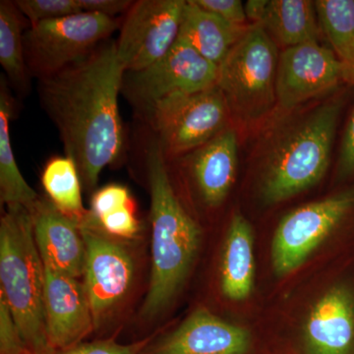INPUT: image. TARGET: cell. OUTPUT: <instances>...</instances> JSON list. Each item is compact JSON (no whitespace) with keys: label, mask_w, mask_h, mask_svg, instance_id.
Segmentation results:
<instances>
[{"label":"cell","mask_w":354,"mask_h":354,"mask_svg":"<svg viewBox=\"0 0 354 354\" xmlns=\"http://www.w3.org/2000/svg\"><path fill=\"white\" fill-rule=\"evenodd\" d=\"M124 74L116 41H104L87 57L39 80L41 106L88 190L95 189L102 169L124 149L118 108Z\"/></svg>","instance_id":"6da1fadb"},{"label":"cell","mask_w":354,"mask_h":354,"mask_svg":"<svg viewBox=\"0 0 354 354\" xmlns=\"http://www.w3.org/2000/svg\"><path fill=\"white\" fill-rule=\"evenodd\" d=\"M151 192L152 272L141 315L162 313L176 297L196 259L202 230L177 197L157 140L147 150Z\"/></svg>","instance_id":"7a4b0ae2"},{"label":"cell","mask_w":354,"mask_h":354,"mask_svg":"<svg viewBox=\"0 0 354 354\" xmlns=\"http://www.w3.org/2000/svg\"><path fill=\"white\" fill-rule=\"evenodd\" d=\"M344 97L330 100L283 128L266 158L261 193L276 204L318 183L329 167Z\"/></svg>","instance_id":"3957f363"},{"label":"cell","mask_w":354,"mask_h":354,"mask_svg":"<svg viewBox=\"0 0 354 354\" xmlns=\"http://www.w3.org/2000/svg\"><path fill=\"white\" fill-rule=\"evenodd\" d=\"M0 295L32 354H55L44 318V268L35 241L31 209L7 207L0 221Z\"/></svg>","instance_id":"277c9868"},{"label":"cell","mask_w":354,"mask_h":354,"mask_svg":"<svg viewBox=\"0 0 354 354\" xmlns=\"http://www.w3.org/2000/svg\"><path fill=\"white\" fill-rule=\"evenodd\" d=\"M277 44L261 24H250L218 65L216 86L230 113L244 121L264 118L277 104Z\"/></svg>","instance_id":"5b68a950"},{"label":"cell","mask_w":354,"mask_h":354,"mask_svg":"<svg viewBox=\"0 0 354 354\" xmlns=\"http://www.w3.org/2000/svg\"><path fill=\"white\" fill-rule=\"evenodd\" d=\"M120 23L101 14L81 12L30 26L24 32L30 75L43 79L87 57Z\"/></svg>","instance_id":"8992f818"},{"label":"cell","mask_w":354,"mask_h":354,"mask_svg":"<svg viewBox=\"0 0 354 354\" xmlns=\"http://www.w3.org/2000/svg\"><path fill=\"white\" fill-rule=\"evenodd\" d=\"M230 108L218 86L177 95L158 106L147 120L158 134L167 162L196 150L227 129Z\"/></svg>","instance_id":"52a82bcc"},{"label":"cell","mask_w":354,"mask_h":354,"mask_svg":"<svg viewBox=\"0 0 354 354\" xmlns=\"http://www.w3.org/2000/svg\"><path fill=\"white\" fill-rule=\"evenodd\" d=\"M218 67L194 48L177 41L171 50L138 72L125 73L122 91L146 118L177 95L195 94L216 85Z\"/></svg>","instance_id":"ba28073f"},{"label":"cell","mask_w":354,"mask_h":354,"mask_svg":"<svg viewBox=\"0 0 354 354\" xmlns=\"http://www.w3.org/2000/svg\"><path fill=\"white\" fill-rule=\"evenodd\" d=\"M80 228L86 247L83 283L99 329L131 290L135 262L127 247L104 232L90 211Z\"/></svg>","instance_id":"9c48e42d"},{"label":"cell","mask_w":354,"mask_h":354,"mask_svg":"<svg viewBox=\"0 0 354 354\" xmlns=\"http://www.w3.org/2000/svg\"><path fill=\"white\" fill-rule=\"evenodd\" d=\"M354 207V188L290 212L279 223L272 243L278 276L295 271L341 225Z\"/></svg>","instance_id":"30bf717a"},{"label":"cell","mask_w":354,"mask_h":354,"mask_svg":"<svg viewBox=\"0 0 354 354\" xmlns=\"http://www.w3.org/2000/svg\"><path fill=\"white\" fill-rule=\"evenodd\" d=\"M184 0H139L125 15L116 53L125 73L156 64L178 39Z\"/></svg>","instance_id":"8fae6325"},{"label":"cell","mask_w":354,"mask_h":354,"mask_svg":"<svg viewBox=\"0 0 354 354\" xmlns=\"http://www.w3.org/2000/svg\"><path fill=\"white\" fill-rule=\"evenodd\" d=\"M349 83L348 68L334 50L311 41L286 48L279 55L277 104L292 109Z\"/></svg>","instance_id":"7c38bea8"},{"label":"cell","mask_w":354,"mask_h":354,"mask_svg":"<svg viewBox=\"0 0 354 354\" xmlns=\"http://www.w3.org/2000/svg\"><path fill=\"white\" fill-rule=\"evenodd\" d=\"M44 268L46 334L57 353L82 342L95 329L94 318L82 281L50 265Z\"/></svg>","instance_id":"4fadbf2b"},{"label":"cell","mask_w":354,"mask_h":354,"mask_svg":"<svg viewBox=\"0 0 354 354\" xmlns=\"http://www.w3.org/2000/svg\"><path fill=\"white\" fill-rule=\"evenodd\" d=\"M250 348L248 330L199 308L141 354H247Z\"/></svg>","instance_id":"5bb4252c"},{"label":"cell","mask_w":354,"mask_h":354,"mask_svg":"<svg viewBox=\"0 0 354 354\" xmlns=\"http://www.w3.org/2000/svg\"><path fill=\"white\" fill-rule=\"evenodd\" d=\"M304 354H354V292L337 285L317 300L304 328Z\"/></svg>","instance_id":"9a60e30c"},{"label":"cell","mask_w":354,"mask_h":354,"mask_svg":"<svg viewBox=\"0 0 354 354\" xmlns=\"http://www.w3.org/2000/svg\"><path fill=\"white\" fill-rule=\"evenodd\" d=\"M30 209L35 241L44 264L75 278L83 277L86 247L80 225L48 199L39 198Z\"/></svg>","instance_id":"2e32d148"},{"label":"cell","mask_w":354,"mask_h":354,"mask_svg":"<svg viewBox=\"0 0 354 354\" xmlns=\"http://www.w3.org/2000/svg\"><path fill=\"white\" fill-rule=\"evenodd\" d=\"M184 162L203 204L209 208L221 206L236 177L239 143L236 133L227 128L220 135L192 152Z\"/></svg>","instance_id":"e0dca14e"},{"label":"cell","mask_w":354,"mask_h":354,"mask_svg":"<svg viewBox=\"0 0 354 354\" xmlns=\"http://www.w3.org/2000/svg\"><path fill=\"white\" fill-rule=\"evenodd\" d=\"M249 26L230 24L188 0L184 6L177 41L187 44L218 66Z\"/></svg>","instance_id":"ac0fdd59"},{"label":"cell","mask_w":354,"mask_h":354,"mask_svg":"<svg viewBox=\"0 0 354 354\" xmlns=\"http://www.w3.org/2000/svg\"><path fill=\"white\" fill-rule=\"evenodd\" d=\"M254 283L253 232L241 214L232 216L221 266V286L228 299L241 301L251 295Z\"/></svg>","instance_id":"d6986e66"},{"label":"cell","mask_w":354,"mask_h":354,"mask_svg":"<svg viewBox=\"0 0 354 354\" xmlns=\"http://www.w3.org/2000/svg\"><path fill=\"white\" fill-rule=\"evenodd\" d=\"M261 25L286 48L318 41L320 36L315 1L310 0H269Z\"/></svg>","instance_id":"ffe728a7"},{"label":"cell","mask_w":354,"mask_h":354,"mask_svg":"<svg viewBox=\"0 0 354 354\" xmlns=\"http://www.w3.org/2000/svg\"><path fill=\"white\" fill-rule=\"evenodd\" d=\"M13 100L8 87L1 80L0 88V201L7 207L31 208L39 199L36 191L21 174L10 139V121L13 115Z\"/></svg>","instance_id":"44dd1931"},{"label":"cell","mask_w":354,"mask_h":354,"mask_svg":"<svg viewBox=\"0 0 354 354\" xmlns=\"http://www.w3.org/2000/svg\"><path fill=\"white\" fill-rule=\"evenodd\" d=\"M41 183L48 200L62 214L79 225L86 220L88 211L83 206L80 172L71 158H51L44 165Z\"/></svg>","instance_id":"7402d4cb"},{"label":"cell","mask_w":354,"mask_h":354,"mask_svg":"<svg viewBox=\"0 0 354 354\" xmlns=\"http://www.w3.org/2000/svg\"><path fill=\"white\" fill-rule=\"evenodd\" d=\"M24 18L15 2L0 1V64L19 93L29 91L31 76L25 57Z\"/></svg>","instance_id":"603a6c76"},{"label":"cell","mask_w":354,"mask_h":354,"mask_svg":"<svg viewBox=\"0 0 354 354\" xmlns=\"http://www.w3.org/2000/svg\"><path fill=\"white\" fill-rule=\"evenodd\" d=\"M315 7L321 30L349 68L354 50V0H317Z\"/></svg>","instance_id":"cb8c5ba5"},{"label":"cell","mask_w":354,"mask_h":354,"mask_svg":"<svg viewBox=\"0 0 354 354\" xmlns=\"http://www.w3.org/2000/svg\"><path fill=\"white\" fill-rule=\"evenodd\" d=\"M14 2L31 25L83 12L78 0H17Z\"/></svg>","instance_id":"d4e9b609"},{"label":"cell","mask_w":354,"mask_h":354,"mask_svg":"<svg viewBox=\"0 0 354 354\" xmlns=\"http://www.w3.org/2000/svg\"><path fill=\"white\" fill-rule=\"evenodd\" d=\"M95 221L104 232L116 239H130L139 234L140 223L135 215L134 202L113 209Z\"/></svg>","instance_id":"484cf974"},{"label":"cell","mask_w":354,"mask_h":354,"mask_svg":"<svg viewBox=\"0 0 354 354\" xmlns=\"http://www.w3.org/2000/svg\"><path fill=\"white\" fill-rule=\"evenodd\" d=\"M153 335L129 344H121L113 339L80 342L72 348L57 351L55 354H141L152 342Z\"/></svg>","instance_id":"4316f807"},{"label":"cell","mask_w":354,"mask_h":354,"mask_svg":"<svg viewBox=\"0 0 354 354\" xmlns=\"http://www.w3.org/2000/svg\"><path fill=\"white\" fill-rule=\"evenodd\" d=\"M132 202V197L127 187L120 184H109L93 195L90 214L93 218L99 220L109 212Z\"/></svg>","instance_id":"83f0119b"},{"label":"cell","mask_w":354,"mask_h":354,"mask_svg":"<svg viewBox=\"0 0 354 354\" xmlns=\"http://www.w3.org/2000/svg\"><path fill=\"white\" fill-rule=\"evenodd\" d=\"M28 349L16 325L6 300L0 295V354L19 353Z\"/></svg>","instance_id":"f1b7e54d"},{"label":"cell","mask_w":354,"mask_h":354,"mask_svg":"<svg viewBox=\"0 0 354 354\" xmlns=\"http://www.w3.org/2000/svg\"><path fill=\"white\" fill-rule=\"evenodd\" d=\"M195 4L230 24L246 26L244 4L239 0H193Z\"/></svg>","instance_id":"f546056e"},{"label":"cell","mask_w":354,"mask_h":354,"mask_svg":"<svg viewBox=\"0 0 354 354\" xmlns=\"http://www.w3.org/2000/svg\"><path fill=\"white\" fill-rule=\"evenodd\" d=\"M337 171L342 178L354 176V108L342 136Z\"/></svg>","instance_id":"4dcf8cb0"},{"label":"cell","mask_w":354,"mask_h":354,"mask_svg":"<svg viewBox=\"0 0 354 354\" xmlns=\"http://www.w3.org/2000/svg\"><path fill=\"white\" fill-rule=\"evenodd\" d=\"M83 12L101 14L116 19L120 14H127L135 1L129 0H78Z\"/></svg>","instance_id":"1f68e13d"},{"label":"cell","mask_w":354,"mask_h":354,"mask_svg":"<svg viewBox=\"0 0 354 354\" xmlns=\"http://www.w3.org/2000/svg\"><path fill=\"white\" fill-rule=\"evenodd\" d=\"M269 0H248L244 4L247 20H250L251 24H261L264 19Z\"/></svg>","instance_id":"d6a6232c"},{"label":"cell","mask_w":354,"mask_h":354,"mask_svg":"<svg viewBox=\"0 0 354 354\" xmlns=\"http://www.w3.org/2000/svg\"><path fill=\"white\" fill-rule=\"evenodd\" d=\"M348 72H349V83H354V50H353V60H351V66H349Z\"/></svg>","instance_id":"836d02e7"},{"label":"cell","mask_w":354,"mask_h":354,"mask_svg":"<svg viewBox=\"0 0 354 354\" xmlns=\"http://www.w3.org/2000/svg\"><path fill=\"white\" fill-rule=\"evenodd\" d=\"M10 354H32L29 349H25V351H19V353H10Z\"/></svg>","instance_id":"e575fe53"}]
</instances>
